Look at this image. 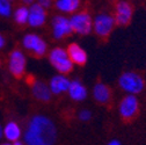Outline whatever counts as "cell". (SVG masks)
I'll use <instances>...</instances> for the list:
<instances>
[{
    "label": "cell",
    "mask_w": 146,
    "mask_h": 145,
    "mask_svg": "<svg viewBox=\"0 0 146 145\" xmlns=\"http://www.w3.org/2000/svg\"><path fill=\"white\" fill-rule=\"evenodd\" d=\"M68 94L73 100L82 101L87 96V90L79 81L76 80V81H71V85L68 88Z\"/></svg>",
    "instance_id": "16"
},
{
    "label": "cell",
    "mask_w": 146,
    "mask_h": 145,
    "mask_svg": "<svg viewBox=\"0 0 146 145\" xmlns=\"http://www.w3.org/2000/svg\"><path fill=\"white\" fill-rule=\"evenodd\" d=\"M26 56L21 50H13L8 58V69L14 77H21L26 70Z\"/></svg>",
    "instance_id": "5"
},
{
    "label": "cell",
    "mask_w": 146,
    "mask_h": 145,
    "mask_svg": "<svg viewBox=\"0 0 146 145\" xmlns=\"http://www.w3.org/2000/svg\"><path fill=\"white\" fill-rule=\"evenodd\" d=\"M22 135V131H21V128L20 125L17 124L16 122H8L5 126H4V137L8 140V142H17L20 139Z\"/></svg>",
    "instance_id": "15"
},
{
    "label": "cell",
    "mask_w": 146,
    "mask_h": 145,
    "mask_svg": "<svg viewBox=\"0 0 146 145\" xmlns=\"http://www.w3.org/2000/svg\"><path fill=\"white\" fill-rule=\"evenodd\" d=\"M90 117H92V113H90L89 110H81L79 113V118L81 121H88Z\"/></svg>",
    "instance_id": "21"
},
{
    "label": "cell",
    "mask_w": 146,
    "mask_h": 145,
    "mask_svg": "<svg viewBox=\"0 0 146 145\" xmlns=\"http://www.w3.org/2000/svg\"><path fill=\"white\" fill-rule=\"evenodd\" d=\"M56 137L54 123L44 115H35L28 123L23 138L27 145H53Z\"/></svg>",
    "instance_id": "1"
},
{
    "label": "cell",
    "mask_w": 146,
    "mask_h": 145,
    "mask_svg": "<svg viewBox=\"0 0 146 145\" xmlns=\"http://www.w3.org/2000/svg\"><path fill=\"white\" fill-rule=\"evenodd\" d=\"M4 137V128L1 126V124H0V139H1Z\"/></svg>",
    "instance_id": "25"
},
{
    "label": "cell",
    "mask_w": 146,
    "mask_h": 145,
    "mask_svg": "<svg viewBox=\"0 0 146 145\" xmlns=\"http://www.w3.org/2000/svg\"><path fill=\"white\" fill-rule=\"evenodd\" d=\"M28 17H29V8L26 6L16 8V11L14 12V20L19 25L28 23Z\"/></svg>",
    "instance_id": "19"
},
{
    "label": "cell",
    "mask_w": 146,
    "mask_h": 145,
    "mask_svg": "<svg viewBox=\"0 0 146 145\" xmlns=\"http://www.w3.org/2000/svg\"><path fill=\"white\" fill-rule=\"evenodd\" d=\"M31 90H33V95L40 100V101H49L51 99V90H50V87L44 84L43 81H40V80H35L31 85Z\"/></svg>",
    "instance_id": "12"
},
{
    "label": "cell",
    "mask_w": 146,
    "mask_h": 145,
    "mask_svg": "<svg viewBox=\"0 0 146 145\" xmlns=\"http://www.w3.org/2000/svg\"><path fill=\"white\" fill-rule=\"evenodd\" d=\"M93 95L98 102L106 103L110 99V90H109V88L104 84L99 82L95 85V87L93 89Z\"/></svg>",
    "instance_id": "17"
},
{
    "label": "cell",
    "mask_w": 146,
    "mask_h": 145,
    "mask_svg": "<svg viewBox=\"0 0 146 145\" xmlns=\"http://www.w3.org/2000/svg\"><path fill=\"white\" fill-rule=\"evenodd\" d=\"M46 19V13L44 8L38 4H33L29 7V17H28V23L31 27H41L44 25Z\"/></svg>",
    "instance_id": "10"
},
{
    "label": "cell",
    "mask_w": 146,
    "mask_h": 145,
    "mask_svg": "<svg viewBox=\"0 0 146 145\" xmlns=\"http://www.w3.org/2000/svg\"><path fill=\"white\" fill-rule=\"evenodd\" d=\"M0 145H12V144H11V143H1Z\"/></svg>",
    "instance_id": "27"
},
{
    "label": "cell",
    "mask_w": 146,
    "mask_h": 145,
    "mask_svg": "<svg viewBox=\"0 0 146 145\" xmlns=\"http://www.w3.org/2000/svg\"><path fill=\"white\" fill-rule=\"evenodd\" d=\"M38 4L43 7V8H48L51 6V1L50 0H41V1H38Z\"/></svg>",
    "instance_id": "22"
},
{
    "label": "cell",
    "mask_w": 146,
    "mask_h": 145,
    "mask_svg": "<svg viewBox=\"0 0 146 145\" xmlns=\"http://www.w3.org/2000/svg\"><path fill=\"white\" fill-rule=\"evenodd\" d=\"M132 16V8L131 5L126 1H119L116 6V14H115V23L119 26L127 25Z\"/></svg>",
    "instance_id": "11"
},
{
    "label": "cell",
    "mask_w": 146,
    "mask_h": 145,
    "mask_svg": "<svg viewBox=\"0 0 146 145\" xmlns=\"http://www.w3.org/2000/svg\"><path fill=\"white\" fill-rule=\"evenodd\" d=\"M70 85H71V81L63 74H59V76H54L51 80H50V90L51 93L53 94H60L63 92H68V88H70Z\"/></svg>",
    "instance_id": "13"
},
{
    "label": "cell",
    "mask_w": 146,
    "mask_h": 145,
    "mask_svg": "<svg viewBox=\"0 0 146 145\" xmlns=\"http://www.w3.org/2000/svg\"><path fill=\"white\" fill-rule=\"evenodd\" d=\"M114 26H115V19L113 16L104 13L99 14L93 21V28L99 36H108L113 30Z\"/></svg>",
    "instance_id": "7"
},
{
    "label": "cell",
    "mask_w": 146,
    "mask_h": 145,
    "mask_svg": "<svg viewBox=\"0 0 146 145\" xmlns=\"http://www.w3.org/2000/svg\"><path fill=\"white\" fill-rule=\"evenodd\" d=\"M22 44L25 49L34 52L36 56H43L46 52V43L36 34L26 35L22 40Z\"/></svg>",
    "instance_id": "6"
},
{
    "label": "cell",
    "mask_w": 146,
    "mask_h": 145,
    "mask_svg": "<svg viewBox=\"0 0 146 145\" xmlns=\"http://www.w3.org/2000/svg\"><path fill=\"white\" fill-rule=\"evenodd\" d=\"M12 3L8 0H0V16L9 17L12 15Z\"/></svg>",
    "instance_id": "20"
},
{
    "label": "cell",
    "mask_w": 146,
    "mask_h": 145,
    "mask_svg": "<svg viewBox=\"0 0 146 145\" xmlns=\"http://www.w3.org/2000/svg\"><path fill=\"white\" fill-rule=\"evenodd\" d=\"M119 86L131 95L140 93L144 88L143 78L133 72H125L119 78Z\"/></svg>",
    "instance_id": "2"
},
{
    "label": "cell",
    "mask_w": 146,
    "mask_h": 145,
    "mask_svg": "<svg viewBox=\"0 0 146 145\" xmlns=\"http://www.w3.org/2000/svg\"><path fill=\"white\" fill-rule=\"evenodd\" d=\"M79 0H58L56 6L59 11L65 13H72L79 7Z\"/></svg>",
    "instance_id": "18"
},
{
    "label": "cell",
    "mask_w": 146,
    "mask_h": 145,
    "mask_svg": "<svg viewBox=\"0 0 146 145\" xmlns=\"http://www.w3.org/2000/svg\"><path fill=\"white\" fill-rule=\"evenodd\" d=\"M5 47V39H4V36L0 34V49H3Z\"/></svg>",
    "instance_id": "23"
},
{
    "label": "cell",
    "mask_w": 146,
    "mask_h": 145,
    "mask_svg": "<svg viewBox=\"0 0 146 145\" xmlns=\"http://www.w3.org/2000/svg\"><path fill=\"white\" fill-rule=\"evenodd\" d=\"M138 100L135 95H127L119 104V114L124 118H132L138 112Z\"/></svg>",
    "instance_id": "9"
},
{
    "label": "cell",
    "mask_w": 146,
    "mask_h": 145,
    "mask_svg": "<svg viewBox=\"0 0 146 145\" xmlns=\"http://www.w3.org/2000/svg\"><path fill=\"white\" fill-rule=\"evenodd\" d=\"M12 145H23V143H21L20 140H17V142H14Z\"/></svg>",
    "instance_id": "26"
},
{
    "label": "cell",
    "mask_w": 146,
    "mask_h": 145,
    "mask_svg": "<svg viewBox=\"0 0 146 145\" xmlns=\"http://www.w3.org/2000/svg\"><path fill=\"white\" fill-rule=\"evenodd\" d=\"M72 27H71V22L68 19H66L65 16H56L52 20V33H53V37L54 39H63L64 36L71 34Z\"/></svg>",
    "instance_id": "8"
},
{
    "label": "cell",
    "mask_w": 146,
    "mask_h": 145,
    "mask_svg": "<svg viewBox=\"0 0 146 145\" xmlns=\"http://www.w3.org/2000/svg\"><path fill=\"white\" fill-rule=\"evenodd\" d=\"M108 145H121V143H119L118 140L114 139V140H111V142H109V143H108Z\"/></svg>",
    "instance_id": "24"
},
{
    "label": "cell",
    "mask_w": 146,
    "mask_h": 145,
    "mask_svg": "<svg viewBox=\"0 0 146 145\" xmlns=\"http://www.w3.org/2000/svg\"><path fill=\"white\" fill-rule=\"evenodd\" d=\"M67 55L72 63H76L78 65H84L87 62V53L86 51L80 48L78 44H71L67 49Z\"/></svg>",
    "instance_id": "14"
},
{
    "label": "cell",
    "mask_w": 146,
    "mask_h": 145,
    "mask_svg": "<svg viewBox=\"0 0 146 145\" xmlns=\"http://www.w3.org/2000/svg\"><path fill=\"white\" fill-rule=\"evenodd\" d=\"M70 22H71L72 30L78 34H81V35L89 34L93 28V21L90 19L89 14H87V13L74 14L70 19Z\"/></svg>",
    "instance_id": "4"
},
{
    "label": "cell",
    "mask_w": 146,
    "mask_h": 145,
    "mask_svg": "<svg viewBox=\"0 0 146 145\" xmlns=\"http://www.w3.org/2000/svg\"><path fill=\"white\" fill-rule=\"evenodd\" d=\"M50 62L54 66V69L63 74L70 72L73 67V63L67 55V51H65L62 48H56V49L51 50Z\"/></svg>",
    "instance_id": "3"
},
{
    "label": "cell",
    "mask_w": 146,
    "mask_h": 145,
    "mask_svg": "<svg viewBox=\"0 0 146 145\" xmlns=\"http://www.w3.org/2000/svg\"><path fill=\"white\" fill-rule=\"evenodd\" d=\"M0 67H1V62H0Z\"/></svg>",
    "instance_id": "28"
}]
</instances>
